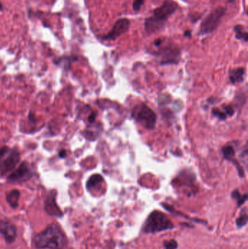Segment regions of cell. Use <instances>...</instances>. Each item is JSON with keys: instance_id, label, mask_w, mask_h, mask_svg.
I'll return each instance as SVG.
<instances>
[{"instance_id": "obj_1", "label": "cell", "mask_w": 248, "mask_h": 249, "mask_svg": "<svg viewBox=\"0 0 248 249\" xmlns=\"http://www.w3.org/2000/svg\"><path fill=\"white\" fill-rule=\"evenodd\" d=\"M179 8V4L173 0H165L161 5L153 10L152 15L144 21V29L148 35L161 32L165 28L167 20Z\"/></svg>"}, {"instance_id": "obj_2", "label": "cell", "mask_w": 248, "mask_h": 249, "mask_svg": "<svg viewBox=\"0 0 248 249\" xmlns=\"http://www.w3.org/2000/svg\"><path fill=\"white\" fill-rule=\"evenodd\" d=\"M33 241L39 249H63L66 244V238L59 225L52 223L35 235Z\"/></svg>"}, {"instance_id": "obj_3", "label": "cell", "mask_w": 248, "mask_h": 249, "mask_svg": "<svg viewBox=\"0 0 248 249\" xmlns=\"http://www.w3.org/2000/svg\"><path fill=\"white\" fill-rule=\"evenodd\" d=\"M154 48H157L154 53L160 55L162 64H178L181 57L180 48L171 39L160 37L154 42Z\"/></svg>"}, {"instance_id": "obj_4", "label": "cell", "mask_w": 248, "mask_h": 249, "mask_svg": "<svg viewBox=\"0 0 248 249\" xmlns=\"http://www.w3.org/2000/svg\"><path fill=\"white\" fill-rule=\"evenodd\" d=\"M173 228L174 225L164 213L160 211H154L146 219L142 231L144 233L154 234L170 231Z\"/></svg>"}, {"instance_id": "obj_5", "label": "cell", "mask_w": 248, "mask_h": 249, "mask_svg": "<svg viewBox=\"0 0 248 249\" xmlns=\"http://www.w3.org/2000/svg\"><path fill=\"white\" fill-rule=\"evenodd\" d=\"M226 13H227V7L223 6H219L213 10L202 20L199 26V35H205L213 33L219 26Z\"/></svg>"}, {"instance_id": "obj_6", "label": "cell", "mask_w": 248, "mask_h": 249, "mask_svg": "<svg viewBox=\"0 0 248 249\" xmlns=\"http://www.w3.org/2000/svg\"><path fill=\"white\" fill-rule=\"evenodd\" d=\"M132 118L147 129H154L157 122L155 113L144 104H141L134 108Z\"/></svg>"}, {"instance_id": "obj_7", "label": "cell", "mask_w": 248, "mask_h": 249, "mask_svg": "<svg viewBox=\"0 0 248 249\" xmlns=\"http://www.w3.org/2000/svg\"><path fill=\"white\" fill-rule=\"evenodd\" d=\"M20 160V155L17 151L4 147L0 149V173L7 174L16 168Z\"/></svg>"}, {"instance_id": "obj_8", "label": "cell", "mask_w": 248, "mask_h": 249, "mask_svg": "<svg viewBox=\"0 0 248 249\" xmlns=\"http://www.w3.org/2000/svg\"><path fill=\"white\" fill-rule=\"evenodd\" d=\"M131 20L126 18L118 19L115 22L112 29L103 36V39L105 41H115L116 39L125 35L129 31L131 28Z\"/></svg>"}, {"instance_id": "obj_9", "label": "cell", "mask_w": 248, "mask_h": 249, "mask_svg": "<svg viewBox=\"0 0 248 249\" xmlns=\"http://www.w3.org/2000/svg\"><path fill=\"white\" fill-rule=\"evenodd\" d=\"M32 176L33 174L30 165L28 162H23L19 165L18 168L11 173L7 179L10 182H23L30 179Z\"/></svg>"}, {"instance_id": "obj_10", "label": "cell", "mask_w": 248, "mask_h": 249, "mask_svg": "<svg viewBox=\"0 0 248 249\" xmlns=\"http://www.w3.org/2000/svg\"><path fill=\"white\" fill-rule=\"evenodd\" d=\"M45 209L50 216L54 217H61L63 216V212L57 205L56 193L55 191L51 192L47 197L45 203Z\"/></svg>"}, {"instance_id": "obj_11", "label": "cell", "mask_w": 248, "mask_h": 249, "mask_svg": "<svg viewBox=\"0 0 248 249\" xmlns=\"http://www.w3.org/2000/svg\"><path fill=\"white\" fill-rule=\"evenodd\" d=\"M0 233L8 244L14 242L17 237L16 227L13 224L6 221H0Z\"/></svg>"}, {"instance_id": "obj_12", "label": "cell", "mask_w": 248, "mask_h": 249, "mask_svg": "<svg viewBox=\"0 0 248 249\" xmlns=\"http://www.w3.org/2000/svg\"><path fill=\"white\" fill-rule=\"evenodd\" d=\"M246 70L243 68L234 69L230 72V79L232 83H241L244 80Z\"/></svg>"}, {"instance_id": "obj_13", "label": "cell", "mask_w": 248, "mask_h": 249, "mask_svg": "<svg viewBox=\"0 0 248 249\" xmlns=\"http://www.w3.org/2000/svg\"><path fill=\"white\" fill-rule=\"evenodd\" d=\"M103 181V177L100 174H94L87 180L86 187L88 191L96 190Z\"/></svg>"}, {"instance_id": "obj_14", "label": "cell", "mask_w": 248, "mask_h": 249, "mask_svg": "<svg viewBox=\"0 0 248 249\" xmlns=\"http://www.w3.org/2000/svg\"><path fill=\"white\" fill-rule=\"evenodd\" d=\"M20 196V193L18 190H13L10 193H7V196H6V200L13 209H16L18 206Z\"/></svg>"}, {"instance_id": "obj_15", "label": "cell", "mask_w": 248, "mask_h": 249, "mask_svg": "<svg viewBox=\"0 0 248 249\" xmlns=\"http://www.w3.org/2000/svg\"><path fill=\"white\" fill-rule=\"evenodd\" d=\"M234 32L235 33V37L240 40H243L247 42L248 41V33L246 28L243 25L237 24L234 26Z\"/></svg>"}, {"instance_id": "obj_16", "label": "cell", "mask_w": 248, "mask_h": 249, "mask_svg": "<svg viewBox=\"0 0 248 249\" xmlns=\"http://www.w3.org/2000/svg\"><path fill=\"white\" fill-rule=\"evenodd\" d=\"M248 223V212L247 209L245 208L244 209H243L241 213H240V216L239 217L236 219V225L239 228H243V227L246 226Z\"/></svg>"}, {"instance_id": "obj_17", "label": "cell", "mask_w": 248, "mask_h": 249, "mask_svg": "<svg viewBox=\"0 0 248 249\" xmlns=\"http://www.w3.org/2000/svg\"><path fill=\"white\" fill-rule=\"evenodd\" d=\"M231 197H232V198L237 200V205H238L239 207L243 206V205L246 203V200H248V195L245 194L242 196V195L240 194V191L237 190H234V191L231 193Z\"/></svg>"}, {"instance_id": "obj_18", "label": "cell", "mask_w": 248, "mask_h": 249, "mask_svg": "<svg viewBox=\"0 0 248 249\" xmlns=\"http://www.w3.org/2000/svg\"><path fill=\"white\" fill-rule=\"evenodd\" d=\"M224 158L227 160L232 161L235 156V151L231 146H226L222 149Z\"/></svg>"}, {"instance_id": "obj_19", "label": "cell", "mask_w": 248, "mask_h": 249, "mask_svg": "<svg viewBox=\"0 0 248 249\" xmlns=\"http://www.w3.org/2000/svg\"><path fill=\"white\" fill-rule=\"evenodd\" d=\"M163 246H164L165 249H177L178 247H179L177 241L174 239L165 241L164 243H163Z\"/></svg>"}, {"instance_id": "obj_20", "label": "cell", "mask_w": 248, "mask_h": 249, "mask_svg": "<svg viewBox=\"0 0 248 249\" xmlns=\"http://www.w3.org/2000/svg\"><path fill=\"white\" fill-rule=\"evenodd\" d=\"M145 0H133L132 2V9L135 12H139L142 6L144 5Z\"/></svg>"}, {"instance_id": "obj_21", "label": "cell", "mask_w": 248, "mask_h": 249, "mask_svg": "<svg viewBox=\"0 0 248 249\" xmlns=\"http://www.w3.org/2000/svg\"><path fill=\"white\" fill-rule=\"evenodd\" d=\"M212 113L214 116L216 117V118H218V119L221 120V121H224V120L227 119V115H226V113H224V112H221L219 109H213Z\"/></svg>"}, {"instance_id": "obj_22", "label": "cell", "mask_w": 248, "mask_h": 249, "mask_svg": "<svg viewBox=\"0 0 248 249\" xmlns=\"http://www.w3.org/2000/svg\"><path fill=\"white\" fill-rule=\"evenodd\" d=\"M224 109V110H225L226 115H230V116H232V115H234V110L231 106H225Z\"/></svg>"}, {"instance_id": "obj_23", "label": "cell", "mask_w": 248, "mask_h": 249, "mask_svg": "<svg viewBox=\"0 0 248 249\" xmlns=\"http://www.w3.org/2000/svg\"><path fill=\"white\" fill-rule=\"evenodd\" d=\"M96 115L94 113H92L91 115L89 116L88 121L90 124H93L96 121Z\"/></svg>"}, {"instance_id": "obj_24", "label": "cell", "mask_w": 248, "mask_h": 249, "mask_svg": "<svg viewBox=\"0 0 248 249\" xmlns=\"http://www.w3.org/2000/svg\"><path fill=\"white\" fill-rule=\"evenodd\" d=\"M184 35L185 36H187V37L189 38L192 37V32H191L190 30L185 31L184 35Z\"/></svg>"}, {"instance_id": "obj_25", "label": "cell", "mask_w": 248, "mask_h": 249, "mask_svg": "<svg viewBox=\"0 0 248 249\" xmlns=\"http://www.w3.org/2000/svg\"><path fill=\"white\" fill-rule=\"evenodd\" d=\"M59 156L61 157V158H64V157L66 156V151L61 150V152H59Z\"/></svg>"}, {"instance_id": "obj_26", "label": "cell", "mask_w": 248, "mask_h": 249, "mask_svg": "<svg viewBox=\"0 0 248 249\" xmlns=\"http://www.w3.org/2000/svg\"><path fill=\"white\" fill-rule=\"evenodd\" d=\"M227 1H228V3H234L236 0H227Z\"/></svg>"}, {"instance_id": "obj_27", "label": "cell", "mask_w": 248, "mask_h": 249, "mask_svg": "<svg viewBox=\"0 0 248 249\" xmlns=\"http://www.w3.org/2000/svg\"><path fill=\"white\" fill-rule=\"evenodd\" d=\"M0 10H1V2H0Z\"/></svg>"}]
</instances>
